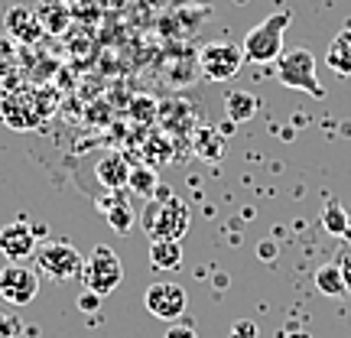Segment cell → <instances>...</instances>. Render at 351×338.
<instances>
[{"label": "cell", "mask_w": 351, "mask_h": 338, "mask_svg": "<svg viewBox=\"0 0 351 338\" xmlns=\"http://www.w3.org/2000/svg\"><path fill=\"white\" fill-rule=\"evenodd\" d=\"M276 78L280 85L306 91L313 98H326V88L315 78V56L309 49H289L276 59Z\"/></svg>", "instance_id": "4"}, {"label": "cell", "mask_w": 351, "mask_h": 338, "mask_svg": "<svg viewBox=\"0 0 351 338\" xmlns=\"http://www.w3.org/2000/svg\"><path fill=\"white\" fill-rule=\"evenodd\" d=\"M143 306H147V313H150L153 319H163V322H176L179 315L186 313L189 296H186V289L179 287V283L160 280V283H153V287H147Z\"/></svg>", "instance_id": "8"}, {"label": "cell", "mask_w": 351, "mask_h": 338, "mask_svg": "<svg viewBox=\"0 0 351 338\" xmlns=\"http://www.w3.org/2000/svg\"><path fill=\"white\" fill-rule=\"evenodd\" d=\"M231 338H257V322H251V319L234 322V326H231Z\"/></svg>", "instance_id": "23"}, {"label": "cell", "mask_w": 351, "mask_h": 338, "mask_svg": "<svg viewBox=\"0 0 351 338\" xmlns=\"http://www.w3.org/2000/svg\"><path fill=\"white\" fill-rule=\"evenodd\" d=\"M82 280H85L88 293H95V296L104 300V296H111L114 289L121 287V280H124V261H121L117 251H111L108 244H98V248L85 257Z\"/></svg>", "instance_id": "3"}, {"label": "cell", "mask_w": 351, "mask_h": 338, "mask_svg": "<svg viewBox=\"0 0 351 338\" xmlns=\"http://www.w3.org/2000/svg\"><path fill=\"white\" fill-rule=\"evenodd\" d=\"M341 276H345V289H348L351 293V257H341Z\"/></svg>", "instance_id": "25"}, {"label": "cell", "mask_w": 351, "mask_h": 338, "mask_svg": "<svg viewBox=\"0 0 351 338\" xmlns=\"http://www.w3.org/2000/svg\"><path fill=\"white\" fill-rule=\"evenodd\" d=\"M195 150H199L202 160H218L221 150H225V140L218 137L215 130H202L199 137H195Z\"/></svg>", "instance_id": "18"}, {"label": "cell", "mask_w": 351, "mask_h": 338, "mask_svg": "<svg viewBox=\"0 0 351 338\" xmlns=\"http://www.w3.org/2000/svg\"><path fill=\"white\" fill-rule=\"evenodd\" d=\"M150 263L156 270H179L182 267V244L179 241H150Z\"/></svg>", "instance_id": "14"}, {"label": "cell", "mask_w": 351, "mask_h": 338, "mask_svg": "<svg viewBox=\"0 0 351 338\" xmlns=\"http://www.w3.org/2000/svg\"><path fill=\"white\" fill-rule=\"evenodd\" d=\"M98 302H101V296H95V293H85V296H82V309H85V313H91Z\"/></svg>", "instance_id": "26"}, {"label": "cell", "mask_w": 351, "mask_h": 338, "mask_svg": "<svg viewBox=\"0 0 351 338\" xmlns=\"http://www.w3.org/2000/svg\"><path fill=\"white\" fill-rule=\"evenodd\" d=\"M104 218L117 234H127L134 225V212H130V205H124V199H111V208H104Z\"/></svg>", "instance_id": "17"}, {"label": "cell", "mask_w": 351, "mask_h": 338, "mask_svg": "<svg viewBox=\"0 0 351 338\" xmlns=\"http://www.w3.org/2000/svg\"><path fill=\"white\" fill-rule=\"evenodd\" d=\"M39 293V274L26 263H7L0 270V300L10 306H29Z\"/></svg>", "instance_id": "7"}, {"label": "cell", "mask_w": 351, "mask_h": 338, "mask_svg": "<svg viewBox=\"0 0 351 338\" xmlns=\"http://www.w3.org/2000/svg\"><path fill=\"white\" fill-rule=\"evenodd\" d=\"M322 225H326L328 234H345V231H348V215H345V208H341L339 202H328L326 205Z\"/></svg>", "instance_id": "19"}, {"label": "cell", "mask_w": 351, "mask_h": 338, "mask_svg": "<svg viewBox=\"0 0 351 338\" xmlns=\"http://www.w3.org/2000/svg\"><path fill=\"white\" fill-rule=\"evenodd\" d=\"M0 270H3V267H0Z\"/></svg>", "instance_id": "28"}, {"label": "cell", "mask_w": 351, "mask_h": 338, "mask_svg": "<svg viewBox=\"0 0 351 338\" xmlns=\"http://www.w3.org/2000/svg\"><path fill=\"white\" fill-rule=\"evenodd\" d=\"M283 338H313L309 332H289V335H283Z\"/></svg>", "instance_id": "27"}, {"label": "cell", "mask_w": 351, "mask_h": 338, "mask_svg": "<svg viewBox=\"0 0 351 338\" xmlns=\"http://www.w3.org/2000/svg\"><path fill=\"white\" fill-rule=\"evenodd\" d=\"M326 65L339 78L351 75V26H341L339 33L332 36V43L326 49Z\"/></svg>", "instance_id": "11"}, {"label": "cell", "mask_w": 351, "mask_h": 338, "mask_svg": "<svg viewBox=\"0 0 351 338\" xmlns=\"http://www.w3.org/2000/svg\"><path fill=\"white\" fill-rule=\"evenodd\" d=\"M36 16L46 33H62L65 26H69V7H65V0H43L36 7Z\"/></svg>", "instance_id": "15"}, {"label": "cell", "mask_w": 351, "mask_h": 338, "mask_svg": "<svg viewBox=\"0 0 351 338\" xmlns=\"http://www.w3.org/2000/svg\"><path fill=\"white\" fill-rule=\"evenodd\" d=\"M20 335H23V322H20V315L3 313V309H0V338H20Z\"/></svg>", "instance_id": "21"}, {"label": "cell", "mask_w": 351, "mask_h": 338, "mask_svg": "<svg viewBox=\"0 0 351 338\" xmlns=\"http://www.w3.org/2000/svg\"><path fill=\"white\" fill-rule=\"evenodd\" d=\"M36 267L52 280H75L85 270V257L69 241H46L36 248Z\"/></svg>", "instance_id": "5"}, {"label": "cell", "mask_w": 351, "mask_h": 338, "mask_svg": "<svg viewBox=\"0 0 351 338\" xmlns=\"http://www.w3.org/2000/svg\"><path fill=\"white\" fill-rule=\"evenodd\" d=\"M127 186L140 192V195H153L156 192V173L147 169V166H140V169H130V182Z\"/></svg>", "instance_id": "20"}, {"label": "cell", "mask_w": 351, "mask_h": 338, "mask_svg": "<svg viewBox=\"0 0 351 338\" xmlns=\"http://www.w3.org/2000/svg\"><path fill=\"white\" fill-rule=\"evenodd\" d=\"M261 108V101L254 98L251 91H231L225 98V114L231 124H244V121H251L254 114Z\"/></svg>", "instance_id": "13"}, {"label": "cell", "mask_w": 351, "mask_h": 338, "mask_svg": "<svg viewBox=\"0 0 351 338\" xmlns=\"http://www.w3.org/2000/svg\"><path fill=\"white\" fill-rule=\"evenodd\" d=\"M166 338H199V335H195V328H189V326H173L166 332Z\"/></svg>", "instance_id": "24"}, {"label": "cell", "mask_w": 351, "mask_h": 338, "mask_svg": "<svg viewBox=\"0 0 351 338\" xmlns=\"http://www.w3.org/2000/svg\"><path fill=\"white\" fill-rule=\"evenodd\" d=\"M13 65H16V52H13V43L7 36H0V75H7Z\"/></svg>", "instance_id": "22"}, {"label": "cell", "mask_w": 351, "mask_h": 338, "mask_svg": "<svg viewBox=\"0 0 351 338\" xmlns=\"http://www.w3.org/2000/svg\"><path fill=\"white\" fill-rule=\"evenodd\" d=\"M289 20H293V13L289 10H280L274 16H267L261 23L247 29V36L241 43V49H244V59L247 62H257V65H267L280 59L283 56V33H287Z\"/></svg>", "instance_id": "2"}, {"label": "cell", "mask_w": 351, "mask_h": 338, "mask_svg": "<svg viewBox=\"0 0 351 338\" xmlns=\"http://www.w3.org/2000/svg\"><path fill=\"white\" fill-rule=\"evenodd\" d=\"M3 26H7V36L16 39V43H26V46H33L46 29H43V23H39L36 10H29V7H10L7 10V16H3Z\"/></svg>", "instance_id": "10"}, {"label": "cell", "mask_w": 351, "mask_h": 338, "mask_svg": "<svg viewBox=\"0 0 351 338\" xmlns=\"http://www.w3.org/2000/svg\"><path fill=\"white\" fill-rule=\"evenodd\" d=\"M39 234L36 228H29L26 221H10V225L0 228V254L13 263H23L36 254Z\"/></svg>", "instance_id": "9"}, {"label": "cell", "mask_w": 351, "mask_h": 338, "mask_svg": "<svg viewBox=\"0 0 351 338\" xmlns=\"http://www.w3.org/2000/svg\"><path fill=\"white\" fill-rule=\"evenodd\" d=\"M244 62V49L234 43H208L199 52V69L208 82H231Z\"/></svg>", "instance_id": "6"}, {"label": "cell", "mask_w": 351, "mask_h": 338, "mask_svg": "<svg viewBox=\"0 0 351 338\" xmlns=\"http://www.w3.org/2000/svg\"><path fill=\"white\" fill-rule=\"evenodd\" d=\"M315 289L322 293V296H345L348 289H345V276H341V267L339 263H326V267H319L313 276Z\"/></svg>", "instance_id": "16"}, {"label": "cell", "mask_w": 351, "mask_h": 338, "mask_svg": "<svg viewBox=\"0 0 351 338\" xmlns=\"http://www.w3.org/2000/svg\"><path fill=\"white\" fill-rule=\"evenodd\" d=\"M98 179L108 189H124L127 182H130V166H127L124 156L108 153V156H101L98 160Z\"/></svg>", "instance_id": "12"}, {"label": "cell", "mask_w": 351, "mask_h": 338, "mask_svg": "<svg viewBox=\"0 0 351 338\" xmlns=\"http://www.w3.org/2000/svg\"><path fill=\"white\" fill-rule=\"evenodd\" d=\"M140 225L150 234V241H182L192 225V215L186 202L160 189V195L150 199V205L140 215Z\"/></svg>", "instance_id": "1"}]
</instances>
